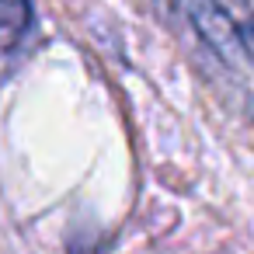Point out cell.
<instances>
[{
    "mask_svg": "<svg viewBox=\"0 0 254 254\" xmlns=\"http://www.w3.org/2000/svg\"><path fill=\"white\" fill-rule=\"evenodd\" d=\"M32 32V0H0V56L25 46Z\"/></svg>",
    "mask_w": 254,
    "mask_h": 254,
    "instance_id": "6da1fadb",
    "label": "cell"
},
{
    "mask_svg": "<svg viewBox=\"0 0 254 254\" xmlns=\"http://www.w3.org/2000/svg\"><path fill=\"white\" fill-rule=\"evenodd\" d=\"M237 42H240V49L254 60V14H247V21L237 28Z\"/></svg>",
    "mask_w": 254,
    "mask_h": 254,
    "instance_id": "7a4b0ae2",
    "label": "cell"
}]
</instances>
